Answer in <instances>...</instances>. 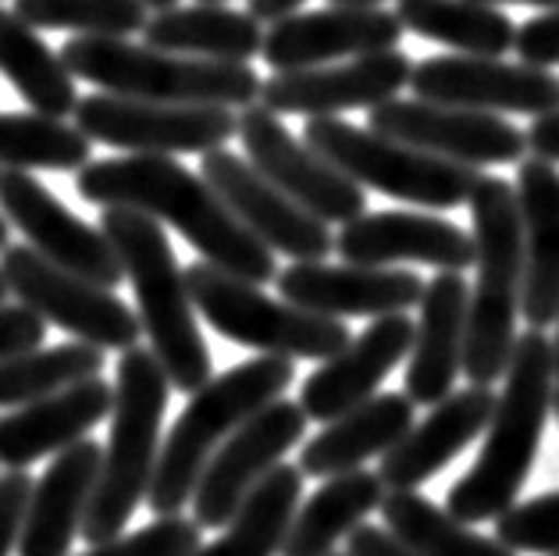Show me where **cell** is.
<instances>
[{"label": "cell", "instance_id": "28", "mask_svg": "<svg viewBox=\"0 0 559 556\" xmlns=\"http://www.w3.org/2000/svg\"><path fill=\"white\" fill-rule=\"evenodd\" d=\"M414 417L417 406L406 392H378L307 439L296 468L304 471V478H335V474L360 471L364 460L385 457L414 428Z\"/></svg>", "mask_w": 559, "mask_h": 556}, {"label": "cell", "instance_id": "1", "mask_svg": "<svg viewBox=\"0 0 559 556\" xmlns=\"http://www.w3.org/2000/svg\"><path fill=\"white\" fill-rule=\"evenodd\" d=\"M75 189L97 208L140 211L160 225H171L207 264L247 279L253 286L278 279L275 253L257 239L203 175H193L175 157L129 154L90 161L75 175Z\"/></svg>", "mask_w": 559, "mask_h": 556}, {"label": "cell", "instance_id": "6", "mask_svg": "<svg viewBox=\"0 0 559 556\" xmlns=\"http://www.w3.org/2000/svg\"><path fill=\"white\" fill-rule=\"evenodd\" d=\"M168 392L171 382L154 350L132 346L121 354L115 371L111 436H107L100 478L83 521V539L90 546L118 539L132 521L135 507L150 496L160 460Z\"/></svg>", "mask_w": 559, "mask_h": 556}, {"label": "cell", "instance_id": "47", "mask_svg": "<svg viewBox=\"0 0 559 556\" xmlns=\"http://www.w3.org/2000/svg\"><path fill=\"white\" fill-rule=\"evenodd\" d=\"M332 8H378L385 4V0H329Z\"/></svg>", "mask_w": 559, "mask_h": 556}, {"label": "cell", "instance_id": "49", "mask_svg": "<svg viewBox=\"0 0 559 556\" xmlns=\"http://www.w3.org/2000/svg\"><path fill=\"white\" fill-rule=\"evenodd\" d=\"M8 236H11V225H8V218L4 214H0V253H4L11 242H8Z\"/></svg>", "mask_w": 559, "mask_h": 556}, {"label": "cell", "instance_id": "43", "mask_svg": "<svg viewBox=\"0 0 559 556\" xmlns=\"http://www.w3.org/2000/svg\"><path fill=\"white\" fill-rule=\"evenodd\" d=\"M346 556H417L411 546H403L389 528L360 524L357 532L346 539Z\"/></svg>", "mask_w": 559, "mask_h": 556}, {"label": "cell", "instance_id": "13", "mask_svg": "<svg viewBox=\"0 0 559 556\" xmlns=\"http://www.w3.org/2000/svg\"><path fill=\"white\" fill-rule=\"evenodd\" d=\"M367 129L400 140L414 151L456 161L467 168L521 165L527 154V132L502 115L449 107L431 100H389L367 111Z\"/></svg>", "mask_w": 559, "mask_h": 556}, {"label": "cell", "instance_id": "2", "mask_svg": "<svg viewBox=\"0 0 559 556\" xmlns=\"http://www.w3.org/2000/svg\"><path fill=\"white\" fill-rule=\"evenodd\" d=\"M556 400L552 339L527 329L516 335L513 354L502 375L492 422L485 428V446L474 468L453 485L445 510L463 524L499 521L521 496L535 457L542 450L545 422Z\"/></svg>", "mask_w": 559, "mask_h": 556}, {"label": "cell", "instance_id": "35", "mask_svg": "<svg viewBox=\"0 0 559 556\" xmlns=\"http://www.w3.org/2000/svg\"><path fill=\"white\" fill-rule=\"evenodd\" d=\"M93 143L64 118L36 111L0 115V168L15 171H83L90 165Z\"/></svg>", "mask_w": 559, "mask_h": 556}, {"label": "cell", "instance_id": "23", "mask_svg": "<svg viewBox=\"0 0 559 556\" xmlns=\"http://www.w3.org/2000/svg\"><path fill=\"white\" fill-rule=\"evenodd\" d=\"M496 392L488 386H467L453 392L420 425H414L406 436L381 457V482L389 493H411L420 489L428 478H435L449 460H456L467 446L481 436L492 422Z\"/></svg>", "mask_w": 559, "mask_h": 556}, {"label": "cell", "instance_id": "3", "mask_svg": "<svg viewBox=\"0 0 559 556\" xmlns=\"http://www.w3.org/2000/svg\"><path fill=\"white\" fill-rule=\"evenodd\" d=\"M100 233L111 239L121 271L132 282L135 315L171 389L193 397L214 378V360L197 324V304L189 296L186 271L175 261L165 228L140 211L104 208Z\"/></svg>", "mask_w": 559, "mask_h": 556}, {"label": "cell", "instance_id": "34", "mask_svg": "<svg viewBox=\"0 0 559 556\" xmlns=\"http://www.w3.org/2000/svg\"><path fill=\"white\" fill-rule=\"evenodd\" d=\"M381 521L417 556H516L499 539L477 535L474 528L456 521L449 510L435 507L417 489L389 493L381 504Z\"/></svg>", "mask_w": 559, "mask_h": 556}, {"label": "cell", "instance_id": "52", "mask_svg": "<svg viewBox=\"0 0 559 556\" xmlns=\"http://www.w3.org/2000/svg\"><path fill=\"white\" fill-rule=\"evenodd\" d=\"M552 414L559 417V386H556V400H552Z\"/></svg>", "mask_w": 559, "mask_h": 556}, {"label": "cell", "instance_id": "48", "mask_svg": "<svg viewBox=\"0 0 559 556\" xmlns=\"http://www.w3.org/2000/svg\"><path fill=\"white\" fill-rule=\"evenodd\" d=\"M150 11H168V8H179V0H143Z\"/></svg>", "mask_w": 559, "mask_h": 556}, {"label": "cell", "instance_id": "39", "mask_svg": "<svg viewBox=\"0 0 559 556\" xmlns=\"http://www.w3.org/2000/svg\"><path fill=\"white\" fill-rule=\"evenodd\" d=\"M203 528L189 518H157L154 524L140 528L132 535H118L100 546H90L83 556H193Z\"/></svg>", "mask_w": 559, "mask_h": 556}, {"label": "cell", "instance_id": "5", "mask_svg": "<svg viewBox=\"0 0 559 556\" xmlns=\"http://www.w3.org/2000/svg\"><path fill=\"white\" fill-rule=\"evenodd\" d=\"M296 382V364L285 357H257L236 364L231 371L211 378L189 397L179 422L160 442V460L146 504L157 518H179L193 504V493L207 471L211 457L236 436V431L282 400V392Z\"/></svg>", "mask_w": 559, "mask_h": 556}, {"label": "cell", "instance_id": "9", "mask_svg": "<svg viewBox=\"0 0 559 556\" xmlns=\"http://www.w3.org/2000/svg\"><path fill=\"white\" fill-rule=\"evenodd\" d=\"M304 143L360 189H378L385 197L435 211H453L460 203H471L474 186L481 179L477 168L414 151L389 135L349 126L343 118H307Z\"/></svg>", "mask_w": 559, "mask_h": 556}, {"label": "cell", "instance_id": "25", "mask_svg": "<svg viewBox=\"0 0 559 556\" xmlns=\"http://www.w3.org/2000/svg\"><path fill=\"white\" fill-rule=\"evenodd\" d=\"M516 208L524 228V296L521 315L545 332L559 321V168L527 157L516 165Z\"/></svg>", "mask_w": 559, "mask_h": 556}, {"label": "cell", "instance_id": "11", "mask_svg": "<svg viewBox=\"0 0 559 556\" xmlns=\"http://www.w3.org/2000/svg\"><path fill=\"white\" fill-rule=\"evenodd\" d=\"M0 275L8 282V293L19 296V304L33 307L47 324H58L68 335H75V343L118 350V354L140 346L143 324L126 300L50 264L33 247L15 242L0 253Z\"/></svg>", "mask_w": 559, "mask_h": 556}, {"label": "cell", "instance_id": "51", "mask_svg": "<svg viewBox=\"0 0 559 556\" xmlns=\"http://www.w3.org/2000/svg\"><path fill=\"white\" fill-rule=\"evenodd\" d=\"M4 296H8V282H4V275H0V304H4Z\"/></svg>", "mask_w": 559, "mask_h": 556}, {"label": "cell", "instance_id": "17", "mask_svg": "<svg viewBox=\"0 0 559 556\" xmlns=\"http://www.w3.org/2000/svg\"><path fill=\"white\" fill-rule=\"evenodd\" d=\"M200 175L228 203V211L264 242L271 253L293 257L296 264L324 261L335 250L332 225L289 200L275 182H267L247 157L231 151H211L200 161Z\"/></svg>", "mask_w": 559, "mask_h": 556}, {"label": "cell", "instance_id": "18", "mask_svg": "<svg viewBox=\"0 0 559 556\" xmlns=\"http://www.w3.org/2000/svg\"><path fill=\"white\" fill-rule=\"evenodd\" d=\"M414 61L403 50L367 54V58L335 61L299 72H275L264 79L261 104L267 111L304 115V118H335L343 111H374V107L400 97L411 86Z\"/></svg>", "mask_w": 559, "mask_h": 556}, {"label": "cell", "instance_id": "30", "mask_svg": "<svg viewBox=\"0 0 559 556\" xmlns=\"http://www.w3.org/2000/svg\"><path fill=\"white\" fill-rule=\"evenodd\" d=\"M385 482L378 471H346L321 485L299 504L282 542L278 556H332L338 539H349L357 528L385 504Z\"/></svg>", "mask_w": 559, "mask_h": 556}, {"label": "cell", "instance_id": "22", "mask_svg": "<svg viewBox=\"0 0 559 556\" xmlns=\"http://www.w3.org/2000/svg\"><path fill=\"white\" fill-rule=\"evenodd\" d=\"M417 321L406 315L374 318V324L357 339H349L343 354L324 360L299 389V406L307 422L329 425L335 417L357 411L360 403L378 397V386L395 364L411 357Z\"/></svg>", "mask_w": 559, "mask_h": 556}, {"label": "cell", "instance_id": "24", "mask_svg": "<svg viewBox=\"0 0 559 556\" xmlns=\"http://www.w3.org/2000/svg\"><path fill=\"white\" fill-rule=\"evenodd\" d=\"M115 386L90 378L83 386L53 392L47 400L25 403L0 417V464L25 471L44 457H58L68 446L83 442L104 417H111Z\"/></svg>", "mask_w": 559, "mask_h": 556}, {"label": "cell", "instance_id": "33", "mask_svg": "<svg viewBox=\"0 0 559 556\" xmlns=\"http://www.w3.org/2000/svg\"><path fill=\"white\" fill-rule=\"evenodd\" d=\"M299 499H304V471L278 464L225 524V535L211 546H200L193 556H278Z\"/></svg>", "mask_w": 559, "mask_h": 556}, {"label": "cell", "instance_id": "8", "mask_svg": "<svg viewBox=\"0 0 559 556\" xmlns=\"http://www.w3.org/2000/svg\"><path fill=\"white\" fill-rule=\"evenodd\" d=\"M189 296L203 321L231 343L285 360H332L349 346V329L289 300H275L261 286L236 279L207 261L189 264Z\"/></svg>", "mask_w": 559, "mask_h": 556}, {"label": "cell", "instance_id": "16", "mask_svg": "<svg viewBox=\"0 0 559 556\" xmlns=\"http://www.w3.org/2000/svg\"><path fill=\"white\" fill-rule=\"evenodd\" d=\"M411 86L417 100L471 107L485 115H531L559 111V75L535 64H510L502 58H467L439 54L414 64Z\"/></svg>", "mask_w": 559, "mask_h": 556}, {"label": "cell", "instance_id": "42", "mask_svg": "<svg viewBox=\"0 0 559 556\" xmlns=\"http://www.w3.org/2000/svg\"><path fill=\"white\" fill-rule=\"evenodd\" d=\"M513 50L521 54L524 64H535V68L559 64V8L542 11V15L516 25Z\"/></svg>", "mask_w": 559, "mask_h": 556}, {"label": "cell", "instance_id": "31", "mask_svg": "<svg viewBox=\"0 0 559 556\" xmlns=\"http://www.w3.org/2000/svg\"><path fill=\"white\" fill-rule=\"evenodd\" d=\"M0 75L11 90L33 107L36 115L68 118L75 115L79 90L58 50H50L33 25H25L15 11L0 8Z\"/></svg>", "mask_w": 559, "mask_h": 556}, {"label": "cell", "instance_id": "32", "mask_svg": "<svg viewBox=\"0 0 559 556\" xmlns=\"http://www.w3.org/2000/svg\"><path fill=\"white\" fill-rule=\"evenodd\" d=\"M395 19L403 29L467 58H502L516 44L513 19L481 0H400Z\"/></svg>", "mask_w": 559, "mask_h": 556}, {"label": "cell", "instance_id": "15", "mask_svg": "<svg viewBox=\"0 0 559 556\" xmlns=\"http://www.w3.org/2000/svg\"><path fill=\"white\" fill-rule=\"evenodd\" d=\"M304 431L307 414L293 400H275L257 417H250L211 457V464L193 493V521L200 528H225L257 485L282 464V457L296 442H304Z\"/></svg>", "mask_w": 559, "mask_h": 556}, {"label": "cell", "instance_id": "54", "mask_svg": "<svg viewBox=\"0 0 559 556\" xmlns=\"http://www.w3.org/2000/svg\"><path fill=\"white\" fill-rule=\"evenodd\" d=\"M332 556H346V553H332Z\"/></svg>", "mask_w": 559, "mask_h": 556}, {"label": "cell", "instance_id": "21", "mask_svg": "<svg viewBox=\"0 0 559 556\" xmlns=\"http://www.w3.org/2000/svg\"><path fill=\"white\" fill-rule=\"evenodd\" d=\"M335 253L346 264L392 268V264H431L463 275L474 268V236L460 225L417 211H374L360 214L338 228Z\"/></svg>", "mask_w": 559, "mask_h": 556}, {"label": "cell", "instance_id": "53", "mask_svg": "<svg viewBox=\"0 0 559 556\" xmlns=\"http://www.w3.org/2000/svg\"><path fill=\"white\" fill-rule=\"evenodd\" d=\"M197 4H225V0H197Z\"/></svg>", "mask_w": 559, "mask_h": 556}, {"label": "cell", "instance_id": "19", "mask_svg": "<svg viewBox=\"0 0 559 556\" xmlns=\"http://www.w3.org/2000/svg\"><path fill=\"white\" fill-rule=\"evenodd\" d=\"M403 22L385 8H324L271 22L264 29V50L271 72H299L335 61L367 58L395 50L403 39Z\"/></svg>", "mask_w": 559, "mask_h": 556}, {"label": "cell", "instance_id": "12", "mask_svg": "<svg viewBox=\"0 0 559 556\" xmlns=\"http://www.w3.org/2000/svg\"><path fill=\"white\" fill-rule=\"evenodd\" d=\"M239 140L247 161L264 175L267 182H275L289 200L310 211L313 218L324 225H349L353 218L367 214V193L346 179L335 165H329L313 146L282 126L275 111H267L264 104L242 107L239 111Z\"/></svg>", "mask_w": 559, "mask_h": 556}, {"label": "cell", "instance_id": "36", "mask_svg": "<svg viewBox=\"0 0 559 556\" xmlns=\"http://www.w3.org/2000/svg\"><path fill=\"white\" fill-rule=\"evenodd\" d=\"M104 375V350L86 343H61L50 350L0 360V411L47 400L53 392L83 386Z\"/></svg>", "mask_w": 559, "mask_h": 556}, {"label": "cell", "instance_id": "41", "mask_svg": "<svg viewBox=\"0 0 559 556\" xmlns=\"http://www.w3.org/2000/svg\"><path fill=\"white\" fill-rule=\"evenodd\" d=\"M33 478L29 471H8L0 474V556H11L19 549L25 510L33 499Z\"/></svg>", "mask_w": 559, "mask_h": 556}, {"label": "cell", "instance_id": "40", "mask_svg": "<svg viewBox=\"0 0 559 556\" xmlns=\"http://www.w3.org/2000/svg\"><path fill=\"white\" fill-rule=\"evenodd\" d=\"M50 324L25 304H0V360L44 350Z\"/></svg>", "mask_w": 559, "mask_h": 556}, {"label": "cell", "instance_id": "10", "mask_svg": "<svg viewBox=\"0 0 559 556\" xmlns=\"http://www.w3.org/2000/svg\"><path fill=\"white\" fill-rule=\"evenodd\" d=\"M75 129L90 143L129 154H211L239 132V115L214 104H154L90 93L75 104Z\"/></svg>", "mask_w": 559, "mask_h": 556}, {"label": "cell", "instance_id": "37", "mask_svg": "<svg viewBox=\"0 0 559 556\" xmlns=\"http://www.w3.org/2000/svg\"><path fill=\"white\" fill-rule=\"evenodd\" d=\"M15 15L33 29H68L75 36L132 39L150 22L143 0H15Z\"/></svg>", "mask_w": 559, "mask_h": 556}, {"label": "cell", "instance_id": "27", "mask_svg": "<svg viewBox=\"0 0 559 556\" xmlns=\"http://www.w3.org/2000/svg\"><path fill=\"white\" fill-rule=\"evenodd\" d=\"M104 464V446L83 439L50 460L44 478L33 485L29 510H25L19 556H68L75 535H83V521L97 489Z\"/></svg>", "mask_w": 559, "mask_h": 556}, {"label": "cell", "instance_id": "7", "mask_svg": "<svg viewBox=\"0 0 559 556\" xmlns=\"http://www.w3.org/2000/svg\"><path fill=\"white\" fill-rule=\"evenodd\" d=\"M61 61L75 83H93L100 93L154 104H214L236 111L261 104L264 86L250 64L182 58L132 39L72 36L61 47Z\"/></svg>", "mask_w": 559, "mask_h": 556}, {"label": "cell", "instance_id": "46", "mask_svg": "<svg viewBox=\"0 0 559 556\" xmlns=\"http://www.w3.org/2000/svg\"><path fill=\"white\" fill-rule=\"evenodd\" d=\"M481 4H531V8H542V11H552L559 8V0H481Z\"/></svg>", "mask_w": 559, "mask_h": 556}, {"label": "cell", "instance_id": "50", "mask_svg": "<svg viewBox=\"0 0 559 556\" xmlns=\"http://www.w3.org/2000/svg\"><path fill=\"white\" fill-rule=\"evenodd\" d=\"M552 368H556V386H559V321H556V339H552Z\"/></svg>", "mask_w": 559, "mask_h": 556}, {"label": "cell", "instance_id": "45", "mask_svg": "<svg viewBox=\"0 0 559 556\" xmlns=\"http://www.w3.org/2000/svg\"><path fill=\"white\" fill-rule=\"evenodd\" d=\"M247 11L257 19V22H278V19H289V15H296L299 8L307 4V0H247Z\"/></svg>", "mask_w": 559, "mask_h": 556}, {"label": "cell", "instance_id": "29", "mask_svg": "<svg viewBox=\"0 0 559 556\" xmlns=\"http://www.w3.org/2000/svg\"><path fill=\"white\" fill-rule=\"evenodd\" d=\"M143 44L182 54V58L250 64L264 50V22H257L250 11H231L225 4L168 8L150 15L143 25Z\"/></svg>", "mask_w": 559, "mask_h": 556}, {"label": "cell", "instance_id": "38", "mask_svg": "<svg viewBox=\"0 0 559 556\" xmlns=\"http://www.w3.org/2000/svg\"><path fill=\"white\" fill-rule=\"evenodd\" d=\"M496 539L513 553L559 556V493H542L513 504L496 524Z\"/></svg>", "mask_w": 559, "mask_h": 556}, {"label": "cell", "instance_id": "20", "mask_svg": "<svg viewBox=\"0 0 559 556\" xmlns=\"http://www.w3.org/2000/svg\"><path fill=\"white\" fill-rule=\"evenodd\" d=\"M278 296L321 318H389L417 307L425 282L406 268H367V264H293L278 271Z\"/></svg>", "mask_w": 559, "mask_h": 556}, {"label": "cell", "instance_id": "14", "mask_svg": "<svg viewBox=\"0 0 559 556\" xmlns=\"http://www.w3.org/2000/svg\"><path fill=\"white\" fill-rule=\"evenodd\" d=\"M0 214L25 236V247L47 257L50 264L104 289H115L126 282L111 239L100 228L75 218L29 171L0 168Z\"/></svg>", "mask_w": 559, "mask_h": 556}, {"label": "cell", "instance_id": "44", "mask_svg": "<svg viewBox=\"0 0 559 556\" xmlns=\"http://www.w3.org/2000/svg\"><path fill=\"white\" fill-rule=\"evenodd\" d=\"M527 146H531V154H535V157L559 165V111L535 118V126L527 129Z\"/></svg>", "mask_w": 559, "mask_h": 556}, {"label": "cell", "instance_id": "26", "mask_svg": "<svg viewBox=\"0 0 559 556\" xmlns=\"http://www.w3.org/2000/svg\"><path fill=\"white\" fill-rule=\"evenodd\" d=\"M467 300L471 286L453 271H439L425 286L417 304L420 315L411 364H406V397L414 406H439L453 397L467 343Z\"/></svg>", "mask_w": 559, "mask_h": 556}, {"label": "cell", "instance_id": "4", "mask_svg": "<svg viewBox=\"0 0 559 556\" xmlns=\"http://www.w3.org/2000/svg\"><path fill=\"white\" fill-rule=\"evenodd\" d=\"M474 222V289L467 300L463 375L471 386L499 382L516 343L524 296V228L516 189L499 175H481L471 193Z\"/></svg>", "mask_w": 559, "mask_h": 556}]
</instances>
